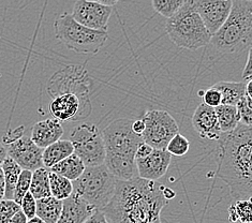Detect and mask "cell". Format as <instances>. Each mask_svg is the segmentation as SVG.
I'll return each mask as SVG.
<instances>
[{
    "label": "cell",
    "mask_w": 252,
    "mask_h": 223,
    "mask_svg": "<svg viewBox=\"0 0 252 223\" xmlns=\"http://www.w3.org/2000/svg\"><path fill=\"white\" fill-rule=\"evenodd\" d=\"M175 193L157 182L117 180L111 202L101 210L107 223H162L161 212Z\"/></svg>",
    "instance_id": "cell-1"
},
{
    "label": "cell",
    "mask_w": 252,
    "mask_h": 223,
    "mask_svg": "<svg viewBox=\"0 0 252 223\" xmlns=\"http://www.w3.org/2000/svg\"><path fill=\"white\" fill-rule=\"evenodd\" d=\"M252 128L239 124L235 130L221 133L217 141L218 177L227 185L235 201H251Z\"/></svg>",
    "instance_id": "cell-2"
},
{
    "label": "cell",
    "mask_w": 252,
    "mask_h": 223,
    "mask_svg": "<svg viewBox=\"0 0 252 223\" xmlns=\"http://www.w3.org/2000/svg\"><path fill=\"white\" fill-rule=\"evenodd\" d=\"M133 120H114L101 132L105 148L104 165L118 180L129 182L139 178L135 165V153L142 137L132 131Z\"/></svg>",
    "instance_id": "cell-3"
},
{
    "label": "cell",
    "mask_w": 252,
    "mask_h": 223,
    "mask_svg": "<svg viewBox=\"0 0 252 223\" xmlns=\"http://www.w3.org/2000/svg\"><path fill=\"white\" fill-rule=\"evenodd\" d=\"M252 43V0H234L231 13L208 44L216 56L250 50Z\"/></svg>",
    "instance_id": "cell-4"
},
{
    "label": "cell",
    "mask_w": 252,
    "mask_h": 223,
    "mask_svg": "<svg viewBox=\"0 0 252 223\" xmlns=\"http://www.w3.org/2000/svg\"><path fill=\"white\" fill-rule=\"evenodd\" d=\"M165 30L174 44L190 51L208 45L212 39L211 33L196 13L193 0L184 1L181 9L167 20Z\"/></svg>",
    "instance_id": "cell-5"
},
{
    "label": "cell",
    "mask_w": 252,
    "mask_h": 223,
    "mask_svg": "<svg viewBox=\"0 0 252 223\" xmlns=\"http://www.w3.org/2000/svg\"><path fill=\"white\" fill-rule=\"evenodd\" d=\"M92 85L93 80L84 65L70 64L52 75L46 90L52 99L64 94L76 96L81 102V118L85 119L92 114Z\"/></svg>",
    "instance_id": "cell-6"
},
{
    "label": "cell",
    "mask_w": 252,
    "mask_h": 223,
    "mask_svg": "<svg viewBox=\"0 0 252 223\" xmlns=\"http://www.w3.org/2000/svg\"><path fill=\"white\" fill-rule=\"evenodd\" d=\"M117 180L104 164L87 166L80 178L72 182L73 193L95 210H102L115 193Z\"/></svg>",
    "instance_id": "cell-7"
},
{
    "label": "cell",
    "mask_w": 252,
    "mask_h": 223,
    "mask_svg": "<svg viewBox=\"0 0 252 223\" xmlns=\"http://www.w3.org/2000/svg\"><path fill=\"white\" fill-rule=\"evenodd\" d=\"M55 37L68 49L77 54L98 53L106 42L109 34L104 30H93L80 25L69 13L59 15L55 23Z\"/></svg>",
    "instance_id": "cell-8"
},
{
    "label": "cell",
    "mask_w": 252,
    "mask_h": 223,
    "mask_svg": "<svg viewBox=\"0 0 252 223\" xmlns=\"http://www.w3.org/2000/svg\"><path fill=\"white\" fill-rule=\"evenodd\" d=\"M76 155L86 167L104 163L105 148L103 138L95 125L81 124L74 127L70 133V140Z\"/></svg>",
    "instance_id": "cell-9"
},
{
    "label": "cell",
    "mask_w": 252,
    "mask_h": 223,
    "mask_svg": "<svg viewBox=\"0 0 252 223\" xmlns=\"http://www.w3.org/2000/svg\"><path fill=\"white\" fill-rule=\"evenodd\" d=\"M145 130L141 137L153 149L165 150L171 138L179 133L178 125L166 111H148L142 118Z\"/></svg>",
    "instance_id": "cell-10"
},
{
    "label": "cell",
    "mask_w": 252,
    "mask_h": 223,
    "mask_svg": "<svg viewBox=\"0 0 252 223\" xmlns=\"http://www.w3.org/2000/svg\"><path fill=\"white\" fill-rule=\"evenodd\" d=\"M113 8L101 4L99 1L79 0L74 3L72 17L80 25L93 29L107 32V24Z\"/></svg>",
    "instance_id": "cell-11"
},
{
    "label": "cell",
    "mask_w": 252,
    "mask_h": 223,
    "mask_svg": "<svg viewBox=\"0 0 252 223\" xmlns=\"http://www.w3.org/2000/svg\"><path fill=\"white\" fill-rule=\"evenodd\" d=\"M7 154L22 170L33 172L44 167L42 162L43 149L39 148L31 140V136L22 135L16 140L7 144Z\"/></svg>",
    "instance_id": "cell-12"
},
{
    "label": "cell",
    "mask_w": 252,
    "mask_h": 223,
    "mask_svg": "<svg viewBox=\"0 0 252 223\" xmlns=\"http://www.w3.org/2000/svg\"><path fill=\"white\" fill-rule=\"evenodd\" d=\"M233 0H193V5L207 32L213 35L229 17Z\"/></svg>",
    "instance_id": "cell-13"
},
{
    "label": "cell",
    "mask_w": 252,
    "mask_h": 223,
    "mask_svg": "<svg viewBox=\"0 0 252 223\" xmlns=\"http://www.w3.org/2000/svg\"><path fill=\"white\" fill-rule=\"evenodd\" d=\"M171 160L172 156L166 150L153 149L146 158L135 160L139 177L151 182H157L167 172Z\"/></svg>",
    "instance_id": "cell-14"
},
{
    "label": "cell",
    "mask_w": 252,
    "mask_h": 223,
    "mask_svg": "<svg viewBox=\"0 0 252 223\" xmlns=\"http://www.w3.org/2000/svg\"><path fill=\"white\" fill-rule=\"evenodd\" d=\"M191 122L201 138L208 141H218L222 132L220 131L214 107L201 103L194 111Z\"/></svg>",
    "instance_id": "cell-15"
},
{
    "label": "cell",
    "mask_w": 252,
    "mask_h": 223,
    "mask_svg": "<svg viewBox=\"0 0 252 223\" xmlns=\"http://www.w3.org/2000/svg\"><path fill=\"white\" fill-rule=\"evenodd\" d=\"M50 112L59 123H70L82 120L81 102L74 95L64 94L53 98Z\"/></svg>",
    "instance_id": "cell-16"
},
{
    "label": "cell",
    "mask_w": 252,
    "mask_h": 223,
    "mask_svg": "<svg viewBox=\"0 0 252 223\" xmlns=\"http://www.w3.org/2000/svg\"><path fill=\"white\" fill-rule=\"evenodd\" d=\"M63 135V127L55 118H50L34 124L32 128L31 140L39 148L44 149L58 142Z\"/></svg>",
    "instance_id": "cell-17"
},
{
    "label": "cell",
    "mask_w": 252,
    "mask_h": 223,
    "mask_svg": "<svg viewBox=\"0 0 252 223\" xmlns=\"http://www.w3.org/2000/svg\"><path fill=\"white\" fill-rule=\"evenodd\" d=\"M95 209L85 201L72 193L67 200L63 201V210L56 223H84Z\"/></svg>",
    "instance_id": "cell-18"
},
{
    "label": "cell",
    "mask_w": 252,
    "mask_h": 223,
    "mask_svg": "<svg viewBox=\"0 0 252 223\" xmlns=\"http://www.w3.org/2000/svg\"><path fill=\"white\" fill-rule=\"evenodd\" d=\"M72 154H73V147L71 142L68 140H59L43 149V153H42L43 166L50 170L51 167L68 158Z\"/></svg>",
    "instance_id": "cell-19"
},
{
    "label": "cell",
    "mask_w": 252,
    "mask_h": 223,
    "mask_svg": "<svg viewBox=\"0 0 252 223\" xmlns=\"http://www.w3.org/2000/svg\"><path fill=\"white\" fill-rule=\"evenodd\" d=\"M246 85L244 82H218L212 87L220 93L221 104L235 106L245 97Z\"/></svg>",
    "instance_id": "cell-20"
},
{
    "label": "cell",
    "mask_w": 252,
    "mask_h": 223,
    "mask_svg": "<svg viewBox=\"0 0 252 223\" xmlns=\"http://www.w3.org/2000/svg\"><path fill=\"white\" fill-rule=\"evenodd\" d=\"M85 167L86 166L84 165L79 157L72 154L68 158H65L56 165L51 167L49 171L61 175V176L67 178L70 182H75L76 179L80 178Z\"/></svg>",
    "instance_id": "cell-21"
},
{
    "label": "cell",
    "mask_w": 252,
    "mask_h": 223,
    "mask_svg": "<svg viewBox=\"0 0 252 223\" xmlns=\"http://www.w3.org/2000/svg\"><path fill=\"white\" fill-rule=\"evenodd\" d=\"M37 201L35 216L45 223H56L63 210V201H59L52 195Z\"/></svg>",
    "instance_id": "cell-22"
},
{
    "label": "cell",
    "mask_w": 252,
    "mask_h": 223,
    "mask_svg": "<svg viewBox=\"0 0 252 223\" xmlns=\"http://www.w3.org/2000/svg\"><path fill=\"white\" fill-rule=\"evenodd\" d=\"M0 167L2 170L4 180V200H13L17 179L23 170L9 157L0 164Z\"/></svg>",
    "instance_id": "cell-23"
},
{
    "label": "cell",
    "mask_w": 252,
    "mask_h": 223,
    "mask_svg": "<svg viewBox=\"0 0 252 223\" xmlns=\"http://www.w3.org/2000/svg\"><path fill=\"white\" fill-rule=\"evenodd\" d=\"M29 193L34 197V200H41V198L51 196L49 170L47 168L41 167L32 172Z\"/></svg>",
    "instance_id": "cell-24"
},
{
    "label": "cell",
    "mask_w": 252,
    "mask_h": 223,
    "mask_svg": "<svg viewBox=\"0 0 252 223\" xmlns=\"http://www.w3.org/2000/svg\"><path fill=\"white\" fill-rule=\"evenodd\" d=\"M215 112L222 133L231 132L237 128L239 125V118L235 106L220 104L215 108Z\"/></svg>",
    "instance_id": "cell-25"
},
{
    "label": "cell",
    "mask_w": 252,
    "mask_h": 223,
    "mask_svg": "<svg viewBox=\"0 0 252 223\" xmlns=\"http://www.w3.org/2000/svg\"><path fill=\"white\" fill-rule=\"evenodd\" d=\"M50 190L51 195L59 201H64L73 193V186L72 182L64 178L61 175L49 171Z\"/></svg>",
    "instance_id": "cell-26"
},
{
    "label": "cell",
    "mask_w": 252,
    "mask_h": 223,
    "mask_svg": "<svg viewBox=\"0 0 252 223\" xmlns=\"http://www.w3.org/2000/svg\"><path fill=\"white\" fill-rule=\"evenodd\" d=\"M229 214L232 222L239 220L242 223H251V201H236L235 204L231 205Z\"/></svg>",
    "instance_id": "cell-27"
},
{
    "label": "cell",
    "mask_w": 252,
    "mask_h": 223,
    "mask_svg": "<svg viewBox=\"0 0 252 223\" xmlns=\"http://www.w3.org/2000/svg\"><path fill=\"white\" fill-rule=\"evenodd\" d=\"M152 4L159 14L169 20L181 9L184 0H153Z\"/></svg>",
    "instance_id": "cell-28"
},
{
    "label": "cell",
    "mask_w": 252,
    "mask_h": 223,
    "mask_svg": "<svg viewBox=\"0 0 252 223\" xmlns=\"http://www.w3.org/2000/svg\"><path fill=\"white\" fill-rule=\"evenodd\" d=\"M32 172L25 171V170L22 171L19 179H17L14 194H13V201L16 204L20 205L22 198L29 192V188H31V183H32Z\"/></svg>",
    "instance_id": "cell-29"
},
{
    "label": "cell",
    "mask_w": 252,
    "mask_h": 223,
    "mask_svg": "<svg viewBox=\"0 0 252 223\" xmlns=\"http://www.w3.org/2000/svg\"><path fill=\"white\" fill-rule=\"evenodd\" d=\"M189 141L181 133H177L175 136L171 138V141L166 145L165 150L171 156L182 157L189 152Z\"/></svg>",
    "instance_id": "cell-30"
},
{
    "label": "cell",
    "mask_w": 252,
    "mask_h": 223,
    "mask_svg": "<svg viewBox=\"0 0 252 223\" xmlns=\"http://www.w3.org/2000/svg\"><path fill=\"white\" fill-rule=\"evenodd\" d=\"M252 100H251V95L246 94L245 97L238 101V103L235 105L238 118H239V124L249 126L251 127L252 124Z\"/></svg>",
    "instance_id": "cell-31"
},
{
    "label": "cell",
    "mask_w": 252,
    "mask_h": 223,
    "mask_svg": "<svg viewBox=\"0 0 252 223\" xmlns=\"http://www.w3.org/2000/svg\"><path fill=\"white\" fill-rule=\"evenodd\" d=\"M21 210V206L13 200L0 201V223H9L12 217Z\"/></svg>",
    "instance_id": "cell-32"
},
{
    "label": "cell",
    "mask_w": 252,
    "mask_h": 223,
    "mask_svg": "<svg viewBox=\"0 0 252 223\" xmlns=\"http://www.w3.org/2000/svg\"><path fill=\"white\" fill-rule=\"evenodd\" d=\"M35 203H37V201L34 200V197L29 192L22 198L20 204L21 210L28 220L35 217V209H37V204Z\"/></svg>",
    "instance_id": "cell-33"
},
{
    "label": "cell",
    "mask_w": 252,
    "mask_h": 223,
    "mask_svg": "<svg viewBox=\"0 0 252 223\" xmlns=\"http://www.w3.org/2000/svg\"><path fill=\"white\" fill-rule=\"evenodd\" d=\"M202 98L204 101V104H206L207 106L216 108L221 104V95L218 90H216L213 87L205 90L202 96Z\"/></svg>",
    "instance_id": "cell-34"
},
{
    "label": "cell",
    "mask_w": 252,
    "mask_h": 223,
    "mask_svg": "<svg viewBox=\"0 0 252 223\" xmlns=\"http://www.w3.org/2000/svg\"><path fill=\"white\" fill-rule=\"evenodd\" d=\"M252 77V67H251V49L248 50L247 54V62H246V65L243 71V80L244 83H248L251 81Z\"/></svg>",
    "instance_id": "cell-35"
},
{
    "label": "cell",
    "mask_w": 252,
    "mask_h": 223,
    "mask_svg": "<svg viewBox=\"0 0 252 223\" xmlns=\"http://www.w3.org/2000/svg\"><path fill=\"white\" fill-rule=\"evenodd\" d=\"M153 152V148L151 146H148L147 144L145 143H142L139 145L136 149V153H135V160L136 159H143V158H146V157Z\"/></svg>",
    "instance_id": "cell-36"
},
{
    "label": "cell",
    "mask_w": 252,
    "mask_h": 223,
    "mask_svg": "<svg viewBox=\"0 0 252 223\" xmlns=\"http://www.w3.org/2000/svg\"><path fill=\"white\" fill-rule=\"evenodd\" d=\"M84 223H107V221L101 210H95V212Z\"/></svg>",
    "instance_id": "cell-37"
},
{
    "label": "cell",
    "mask_w": 252,
    "mask_h": 223,
    "mask_svg": "<svg viewBox=\"0 0 252 223\" xmlns=\"http://www.w3.org/2000/svg\"><path fill=\"white\" fill-rule=\"evenodd\" d=\"M144 130H145V124H144L142 119L134 120V122L132 123V131H133L135 134L141 136Z\"/></svg>",
    "instance_id": "cell-38"
},
{
    "label": "cell",
    "mask_w": 252,
    "mask_h": 223,
    "mask_svg": "<svg viewBox=\"0 0 252 223\" xmlns=\"http://www.w3.org/2000/svg\"><path fill=\"white\" fill-rule=\"evenodd\" d=\"M28 219L26 218V216L22 213V210L17 212L13 217H12L9 223H27Z\"/></svg>",
    "instance_id": "cell-39"
},
{
    "label": "cell",
    "mask_w": 252,
    "mask_h": 223,
    "mask_svg": "<svg viewBox=\"0 0 252 223\" xmlns=\"http://www.w3.org/2000/svg\"><path fill=\"white\" fill-rule=\"evenodd\" d=\"M4 198V180H3V174L2 170L0 167V201Z\"/></svg>",
    "instance_id": "cell-40"
},
{
    "label": "cell",
    "mask_w": 252,
    "mask_h": 223,
    "mask_svg": "<svg viewBox=\"0 0 252 223\" xmlns=\"http://www.w3.org/2000/svg\"><path fill=\"white\" fill-rule=\"evenodd\" d=\"M8 157L7 154V148L3 145L2 143H0V164L2 163V162L5 160V158Z\"/></svg>",
    "instance_id": "cell-41"
},
{
    "label": "cell",
    "mask_w": 252,
    "mask_h": 223,
    "mask_svg": "<svg viewBox=\"0 0 252 223\" xmlns=\"http://www.w3.org/2000/svg\"><path fill=\"white\" fill-rule=\"evenodd\" d=\"M27 223H45L43 220H41L40 218H38L37 216L35 217H33V218H32V219H29L28 221H27Z\"/></svg>",
    "instance_id": "cell-42"
}]
</instances>
